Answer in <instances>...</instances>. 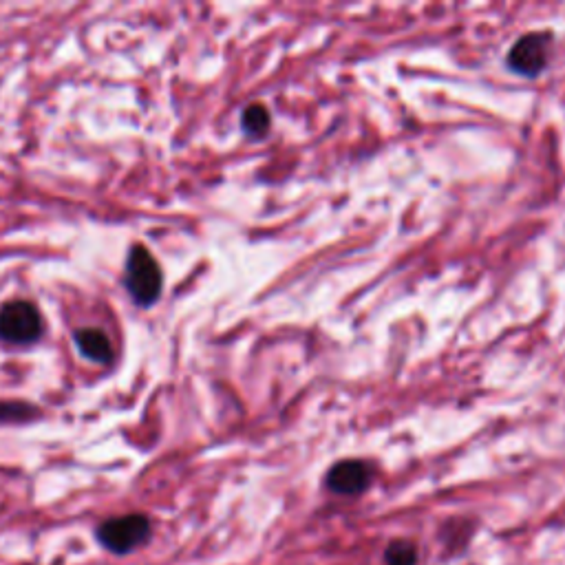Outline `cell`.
Returning <instances> with one entry per match:
<instances>
[{
  "label": "cell",
  "instance_id": "6da1fadb",
  "mask_svg": "<svg viewBox=\"0 0 565 565\" xmlns=\"http://www.w3.org/2000/svg\"><path fill=\"white\" fill-rule=\"evenodd\" d=\"M151 537V519L146 515H124L106 519L98 528V541L113 554H129Z\"/></svg>",
  "mask_w": 565,
  "mask_h": 565
},
{
  "label": "cell",
  "instance_id": "7a4b0ae2",
  "mask_svg": "<svg viewBox=\"0 0 565 565\" xmlns=\"http://www.w3.org/2000/svg\"><path fill=\"white\" fill-rule=\"evenodd\" d=\"M126 287L140 305H153L162 294V270L144 245H135L129 254Z\"/></svg>",
  "mask_w": 565,
  "mask_h": 565
},
{
  "label": "cell",
  "instance_id": "3957f363",
  "mask_svg": "<svg viewBox=\"0 0 565 565\" xmlns=\"http://www.w3.org/2000/svg\"><path fill=\"white\" fill-rule=\"evenodd\" d=\"M42 334V318L38 309L25 303H9L0 309V338L12 345H29Z\"/></svg>",
  "mask_w": 565,
  "mask_h": 565
},
{
  "label": "cell",
  "instance_id": "277c9868",
  "mask_svg": "<svg viewBox=\"0 0 565 565\" xmlns=\"http://www.w3.org/2000/svg\"><path fill=\"white\" fill-rule=\"evenodd\" d=\"M550 36L548 34H528L515 42L510 49L508 65L521 76H537L548 65Z\"/></svg>",
  "mask_w": 565,
  "mask_h": 565
},
{
  "label": "cell",
  "instance_id": "5b68a950",
  "mask_svg": "<svg viewBox=\"0 0 565 565\" xmlns=\"http://www.w3.org/2000/svg\"><path fill=\"white\" fill-rule=\"evenodd\" d=\"M373 471L367 462L345 460L332 466L327 473V488L336 495H360L371 486Z\"/></svg>",
  "mask_w": 565,
  "mask_h": 565
},
{
  "label": "cell",
  "instance_id": "8992f818",
  "mask_svg": "<svg viewBox=\"0 0 565 565\" xmlns=\"http://www.w3.org/2000/svg\"><path fill=\"white\" fill-rule=\"evenodd\" d=\"M76 345L80 347V351H82L84 356H87L93 362H100V365H106V362L113 360L111 340L98 327L78 329V332H76Z\"/></svg>",
  "mask_w": 565,
  "mask_h": 565
},
{
  "label": "cell",
  "instance_id": "52a82bcc",
  "mask_svg": "<svg viewBox=\"0 0 565 565\" xmlns=\"http://www.w3.org/2000/svg\"><path fill=\"white\" fill-rule=\"evenodd\" d=\"M385 563L387 565H415L418 563V548L413 541L400 539L389 543L385 550Z\"/></svg>",
  "mask_w": 565,
  "mask_h": 565
},
{
  "label": "cell",
  "instance_id": "ba28073f",
  "mask_svg": "<svg viewBox=\"0 0 565 565\" xmlns=\"http://www.w3.org/2000/svg\"><path fill=\"white\" fill-rule=\"evenodd\" d=\"M243 129L250 135H263L270 129V113L263 109L261 104H252L248 111L243 113Z\"/></svg>",
  "mask_w": 565,
  "mask_h": 565
},
{
  "label": "cell",
  "instance_id": "9c48e42d",
  "mask_svg": "<svg viewBox=\"0 0 565 565\" xmlns=\"http://www.w3.org/2000/svg\"><path fill=\"white\" fill-rule=\"evenodd\" d=\"M29 415H34V409H29V404L0 402V420H23Z\"/></svg>",
  "mask_w": 565,
  "mask_h": 565
}]
</instances>
